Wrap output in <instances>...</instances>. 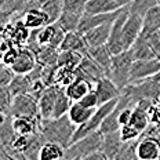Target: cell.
<instances>
[{"instance_id":"obj_23","label":"cell","mask_w":160,"mask_h":160,"mask_svg":"<svg viewBox=\"0 0 160 160\" xmlns=\"http://www.w3.org/2000/svg\"><path fill=\"white\" fill-rule=\"evenodd\" d=\"M88 54L98 62L102 68L105 69L106 75L109 76V71H111V65H112V58H113V54L109 50L108 44H104V46H99V47H91L88 48Z\"/></svg>"},{"instance_id":"obj_8","label":"cell","mask_w":160,"mask_h":160,"mask_svg":"<svg viewBox=\"0 0 160 160\" xmlns=\"http://www.w3.org/2000/svg\"><path fill=\"white\" fill-rule=\"evenodd\" d=\"M104 76H108L105 69L90 54L83 57L82 62H80L79 66L76 68V78H82L84 80H88V82L94 83V84L101 78H104Z\"/></svg>"},{"instance_id":"obj_13","label":"cell","mask_w":160,"mask_h":160,"mask_svg":"<svg viewBox=\"0 0 160 160\" xmlns=\"http://www.w3.org/2000/svg\"><path fill=\"white\" fill-rule=\"evenodd\" d=\"M58 84H50L44 88V91L42 92L39 98V112H40V118L43 119H48L52 118V113H54V106L57 97L59 92Z\"/></svg>"},{"instance_id":"obj_31","label":"cell","mask_w":160,"mask_h":160,"mask_svg":"<svg viewBox=\"0 0 160 160\" xmlns=\"http://www.w3.org/2000/svg\"><path fill=\"white\" fill-rule=\"evenodd\" d=\"M130 124L134 126V127L138 130V131H141V134H142V132L148 128V126L151 124L149 112L135 105L134 112H132V116H131V120H130Z\"/></svg>"},{"instance_id":"obj_42","label":"cell","mask_w":160,"mask_h":160,"mask_svg":"<svg viewBox=\"0 0 160 160\" xmlns=\"http://www.w3.org/2000/svg\"><path fill=\"white\" fill-rule=\"evenodd\" d=\"M134 108H135V105H127L122 109V112H120V115H119L120 126H124V124H128L130 123L132 112H134Z\"/></svg>"},{"instance_id":"obj_10","label":"cell","mask_w":160,"mask_h":160,"mask_svg":"<svg viewBox=\"0 0 160 160\" xmlns=\"http://www.w3.org/2000/svg\"><path fill=\"white\" fill-rule=\"evenodd\" d=\"M123 8H119L116 11H112V12H104V14H86L82 17V21L78 26V32L84 35L87 31L90 29L95 28V26H99V25H104V24H109V22H113L123 12Z\"/></svg>"},{"instance_id":"obj_2","label":"cell","mask_w":160,"mask_h":160,"mask_svg":"<svg viewBox=\"0 0 160 160\" xmlns=\"http://www.w3.org/2000/svg\"><path fill=\"white\" fill-rule=\"evenodd\" d=\"M134 61L135 58L131 48L119 52V54H115L112 58L109 78L118 84V87L122 91L130 84V76H131V68Z\"/></svg>"},{"instance_id":"obj_6","label":"cell","mask_w":160,"mask_h":160,"mask_svg":"<svg viewBox=\"0 0 160 160\" xmlns=\"http://www.w3.org/2000/svg\"><path fill=\"white\" fill-rule=\"evenodd\" d=\"M142 29H144V15L138 14V12H128V17L123 26V44L126 50H130L135 44V42L141 36Z\"/></svg>"},{"instance_id":"obj_39","label":"cell","mask_w":160,"mask_h":160,"mask_svg":"<svg viewBox=\"0 0 160 160\" xmlns=\"http://www.w3.org/2000/svg\"><path fill=\"white\" fill-rule=\"evenodd\" d=\"M15 75L17 73L12 71L11 66L3 64L2 69H0V87H2V86H10V83L12 82Z\"/></svg>"},{"instance_id":"obj_35","label":"cell","mask_w":160,"mask_h":160,"mask_svg":"<svg viewBox=\"0 0 160 160\" xmlns=\"http://www.w3.org/2000/svg\"><path fill=\"white\" fill-rule=\"evenodd\" d=\"M138 142L139 138L131 139V141H123L122 148L119 151V155L116 160H132V159H138L137 156V148H138Z\"/></svg>"},{"instance_id":"obj_33","label":"cell","mask_w":160,"mask_h":160,"mask_svg":"<svg viewBox=\"0 0 160 160\" xmlns=\"http://www.w3.org/2000/svg\"><path fill=\"white\" fill-rule=\"evenodd\" d=\"M83 57H84L83 54L71 51V50H59L57 66H73V68H78L79 64L82 62Z\"/></svg>"},{"instance_id":"obj_25","label":"cell","mask_w":160,"mask_h":160,"mask_svg":"<svg viewBox=\"0 0 160 160\" xmlns=\"http://www.w3.org/2000/svg\"><path fill=\"white\" fill-rule=\"evenodd\" d=\"M160 29V4L153 6L149 8L144 15V29L141 35H149V33L158 32Z\"/></svg>"},{"instance_id":"obj_5","label":"cell","mask_w":160,"mask_h":160,"mask_svg":"<svg viewBox=\"0 0 160 160\" xmlns=\"http://www.w3.org/2000/svg\"><path fill=\"white\" fill-rule=\"evenodd\" d=\"M10 116H31V118H39V99L32 94H19L15 95L12 99Z\"/></svg>"},{"instance_id":"obj_24","label":"cell","mask_w":160,"mask_h":160,"mask_svg":"<svg viewBox=\"0 0 160 160\" xmlns=\"http://www.w3.org/2000/svg\"><path fill=\"white\" fill-rule=\"evenodd\" d=\"M120 7L115 0H88L86 4V14H104L116 11Z\"/></svg>"},{"instance_id":"obj_34","label":"cell","mask_w":160,"mask_h":160,"mask_svg":"<svg viewBox=\"0 0 160 160\" xmlns=\"http://www.w3.org/2000/svg\"><path fill=\"white\" fill-rule=\"evenodd\" d=\"M42 10L48 15L50 24L57 22L64 11V0H48L47 3L42 4Z\"/></svg>"},{"instance_id":"obj_37","label":"cell","mask_w":160,"mask_h":160,"mask_svg":"<svg viewBox=\"0 0 160 160\" xmlns=\"http://www.w3.org/2000/svg\"><path fill=\"white\" fill-rule=\"evenodd\" d=\"M88 0H64V11L86 12V4Z\"/></svg>"},{"instance_id":"obj_15","label":"cell","mask_w":160,"mask_h":160,"mask_svg":"<svg viewBox=\"0 0 160 160\" xmlns=\"http://www.w3.org/2000/svg\"><path fill=\"white\" fill-rule=\"evenodd\" d=\"M111 31H112V22L95 26V28H92V29H90V31L86 32L83 36H84V40H86V43H87L88 48L108 44L109 36H111Z\"/></svg>"},{"instance_id":"obj_38","label":"cell","mask_w":160,"mask_h":160,"mask_svg":"<svg viewBox=\"0 0 160 160\" xmlns=\"http://www.w3.org/2000/svg\"><path fill=\"white\" fill-rule=\"evenodd\" d=\"M120 137H122L123 141H131V139H137L141 137V131H138L134 126L124 124V126H120Z\"/></svg>"},{"instance_id":"obj_12","label":"cell","mask_w":160,"mask_h":160,"mask_svg":"<svg viewBox=\"0 0 160 160\" xmlns=\"http://www.w3.org/2000/svg\"><path fill=\"white\" fill-rule=\"evenodd\" d=\"M94 91L97 92L98 95V101H99V105L105 104L108 101H112L115 98H119L122 95V90L118 87L113 80L109 78V76H104L95 83L94 86Z\"/></svg>"},{"instance_id":"obj_46","label":"cell","mask_w":160,"mask_h":160,"mask_svg":"<svg viewBox=\"0 0 160 160\" xmlns=\"http://www.w3.org/2000/svg\"><path fill=\"white\" fill-rule=\"evenodd\" d=\"M156 106H158V109H159V112H160V98L158 99V104H156Z\"/></svg>"},{"instance_id":"obj_18","label":"cell","mask_w":160,"mask_h":160,"mask_svg":"<svg viewBox=\"0 0 160 160\" xmlns=\"http://www.w3.org/2000/svg\"><path fill=\"white\" fill-rule=\"evenodd\" d=\"M22 17H24V19H22L24 24L31 31H33V29H42L46 25L50 24L48 15L43 11L42 7H33L31 10H28V11H25L22 14Z\"/></svg>"},{"instance_id":"obj_40","label":"cell","mask_w":160,"mask_h":160,"mask_svg":"<svg viewBox=\"0 0 160 160\" xmlns=\"http://www.w3.org/2000/svg\"><path fill=\"white\" fill-rule=\"evenodd\" d=\"M19 50H21V47H17V46H11L7 51L3 52V64L11 66L12 64L15 62V59L18 58V54H19Z\"/></svg>"},{"instance_id":"obj_45","label":"cell","mask_w":160,"mask_h":160,"mask_svg":"<svg viewBox=\"0 0 160 160\" xmlns=\"http://www.w3.org/2000/svg\"><path fill=\"white\" fill-rule=\"evenodd\" d=\"M38 2L40 3V4H44V3H47L48 0H38Z\"/></svg>"},{"instance_id":"obj_17","label":"cell","mask_w":160,"mask_h":160,"mask_svg":"<svg viewBox=\"0 0 160 160\" xmlns=\"http://www.w3.org/2000/svg\"><path fill=\"white\" fill-rule=\"evenodd\" d=\"M59 50H71V51L80 52L83 55L88 54V46L84 40V36L82 33H79L78 31H72V32H66L64 42L61 43Z\"/></svg>"},{"instance_id":"obj_19","label":"cell","mask_w":160,"mask_h":160,"mask_svg":"<svg viewBox=\"0 0 160 160\" xmlns=\"http://www.w3.org/2000/svg\"><path fill=\"white\" fill-rule=\"evenodd\" d=\"M39 118H31V116H14L12 118V127L15 132L19 135H28L39 131Z\"/></svg>"},{"instance_id":"obj_21","label":"cell","mask_w":160,"mask_h":160,"mask_svg":"<svg viewBox=\"0 0 160 160\" xmlns=\"http://www.w3.org/2000/svg\"><path fill=\"white\" fill-rule=\"evenodd\" d=\"M66 94L71 97L73 102L80 101L86 94H88L90 91H92V83L88 80H84L82 78H76L69 86H66Z\"/></svg>"},{"instance_id":"obj_4","label":"cell","mask_w":160,"mask_h":160,"mask_svg":"<svg viewBox=\"0 0 160 160\" xmlns=\"http://www.w3.org/2000/svg\"><path fill=\"white\" fill-rule=\"evenodd\" d=\"M119 98H115V99H112V101H108V102H105V104L99 105L98 108H97V111L92 113V116L87 120V122H84L83 124L78 126V127H76L75 134H73L72 144L73 142H76V141H79V139L84 138V137H87L88 134H91V132L98 131V130L101 128L104 120L106 119V116H108L109 113L113 111V108L118 105Z\"/></svg>"},{"instance_id":"obj_3","label":"cell","mask_w":160,"mask_h":160,"mask_svg":"<svg viewBox=\"0 0 160 160\" xmlns=\"http://www.w3.org/2000/svg\"><path fill=\"white\" fill-rule=\"evenodd\" d=\"M102 144H104V134L98 130L69 145L65 151V159L86 160L90 153L102 149Z\"/></svg>"},{"instance_id":"obj_16","label":"cell","mask_w":160,"mask_h":160,"mask_svg":"<svg viewBox=\"0 0 160 160\" xmlns=\"http://www.w3.org/2000/svg\"><path fill=\"white\" fill-rule=\"evenodd\" d=\"M36 64H38V59H36L35 52L28 47L26 48L21 47L18 58H17L15 62L11 65V68L17 75H28V73H31L33 69H35Z\"/></svg>"},{"instance_id":"obj_30","label":"cell","mask_w":160,"mask_h":160,"mask_svg":"<svg viewBox=\"0 0 160 160\" xmlns=\"http://www.w3.org/2000/svg\"><path fill=\"white\" fill-rule=\"evenodd\" d=\"M73 104V101L71 99V97L66 94V88L65 87H59V92L57 97L55 106H54V113H52V118H61V116L66 115L71 109V106Z\"/></svg>"},{"instance_id":"obj_41","label":"cell","mask_w":160,"mask_h":160,"mask_svg":"<svg viewBox=\"0 0 160 160\" xmlns=\"http://www.w3.org/2000/svg\"><path fill=\"white\" fill-rule=\"evenodd\" d=\"M80 102H82L83 105L88 106V108H98V106H99L98 95H97V92L94 91V90H92V91H90L88 94H86L82 99H80Z\"/></svg>"},{"instance_id":"obj_47","label":"cell","mask_w":160,"mask_h":160,"mask_svg":"<svg viewBox=\"0 0 160 160\" xmlns=\"http://www.w3.org/2000/svg\"><path fill=\"white\" fill-rule=\"evenodd\" d=\"M158 35H159V38H160V29H159V31H158Z\"/></svg>"},{"instance_id":"obj_32","label":"cell","mask_w":160,"mask_h":160,"mask_svg":"<svg viewBox=\"0 0 160 160\" xmlns=\"http://www.w3.org/2000/svg\"><path fill=\"white\" fill-rule=\"evenodd\" d=\"M76 79V68L73 66H58L54 75V84L66 87Z\"/></svg>"},{"instance_id":"obj_28","label":"cell","mask_w":160,"mask_h":160,"mask_svg":"<svg viewBox=\"0 0 160 160\" xmlns=\"http://www.w3.org/2000/svg\"><path fill=\"white\" fill-rule=\"evenodd\" d=\"M32 82L33 80L31 79L29 73L28 75H15L8 87L14 97L19 94H28L32 90Z\"/></svg>"},{"instance_id":"obj_27","label":"cell","mask_w":160,"mask_h":160,"mask_svg":"<svg viewBox=\"0 0 160 160\" xmlns=\"http://www.w3.org/2000/svg\"><path fill=\"white\" fill-rule=\"evenodd\" d=\"M132 54H134L135 59H153L158 58L155 50L151 46L149 40L144 38V36H139L138 40L135 42V44L131 47Z\"/></svg>"},{"instance_id":"obj_20","label":"cell","mask_w":160,"mask_h":160,"mask_svg":"<svg viewBox=\"0 0 160 160\" xmlns=\"http://www.w3.org/2000/svg\"><path fill=\"white\" fill-rule=\"evenodd\" d=\"M122 144H123V139H122V137H120V130L108 132V134H104L102 151L106 153L109 160H116L120 148H122Z\"/></svg>"},{"instance_id":"obj_43","label":"cell","mask_w":160,"mask_h":160,"mask_svg":"<svg viewBox=\"0 0 160 160\" xmlns=\"http://www.w3.org/2000/svg\"><path fill=\"white\" fill-rule=\"evenodd\" d=\"M86 160H109V159H108V156H106V153L102 151V149H99V151L90 153L87 158H86Z\"/></svg>"},{"instance_id":"obj_7","label":"cell","mask_w":160,"mask_h":160,"mask_svg":"<svg viewBox=\"0 0 160 160\" xmlns=\"http://www.w3.org/2000/svg\"><path fill=\"white\" fill-rule=\"evenodd\" d=\"M160 72V58L153 59H135L131 68L130 84L139 83L145 79H149Z\"/></svg>"},{"instance_id":"obj_9","label":"cell","mask_w":160,"mask_h":160,"mask_svg":"<svg viewBox=\"0 0 160 160\" xmlns=\"http://www.w3.org/2000/svg\"><path fill=\"white\" fill-rule=\"evenodd\" d=\"M128 12H130V7H126L123 10L122 14L112 22V31H111V36H109V40H108V47L113 55L126 51L122 35H123V26H124V22L128 17Z\"/></svg>"},{"instance_id":"obj_26","label":"cell","mask_w":160,"mask_h":160,"mask_svg":"<svg viewBox=\"0 0 160 160\" xmlns=\"http://www.w3.org/2000/svg\"><path fill=\"white\" fill-rule=\"evenodd\" d=\"M65 151L66 149L62 145L57 142L46 141L40 149L39 160H61L65 159Z\"/></svg>"},{"instance_id":"obj_1","label":"cell","mask_w":160,"mask_h":160,"mask_svg":"<svg viewBox=\"0 0 160 160\" xmlns=\"http://www.w3.org/2000/svg\"><path fill=\"white\" fill-rule=\"evenodd\" d=\"M78 126L71 120L69 115L61 116V118H40L39 122V131L44 137L46 141L57 142L66 149L72 144L73 134Z\"/></svg>"},{"instance_id":"obj_44","label":"cell","mask_w":160,"mask_h":160,"mask_svg":"<svg viewBox=\"0 0 160 160\" xmlns=\"http://www.w3.org/2000/svg\"><path fill=\"white\" fill-rule=\"evenodd\" d=\"M116 3L120 6V7H130L131 6V3L134 2V0H115Z\"/></svg>"},{"instance_id":"obj_36","label":"cell","mask_w":160,"mask_h":160,"mask_svg":"<svg viewBox=\"0 0 160 160\" xmlns=\"http://www.w3.org/2000/svg\"><path fill=\"white\" fill-rule=\"evenodd\" d=\"M12 99H14V95H12L10 87L8 86H2V88H0V108H2L3 115H10Z\"/></svg>"},{"instance_id":"obj_11","label":"cell","mask_w":160,"mask_h":160,"mask_svg":"<svg viewBox=\"0 0 160 160\" xmlns=\"http://www.w3.org/2000/svg\"><path fill=\"white\" fill-rule=\"evenodd\" d=\"M66 32L61 28L58 22L46 25L44 28L39 29L38 32V40L40 46H52L55 48L61 47V43L64 42Z\"/></svg>"},{"instance_id":"obj_29","label":"cell","mask_w":160,"mask_h":160,"mask_svg":"<svg viewBox=\"0 0 160 160\" xmlns=\"http://www.w3.org/2000/svg\"><path fill=\"white\" fill-rule=\"evenodd\" d=\"M84 15L83 12H73V11H62L61 17L58 18V24L65 32L78 31V26L82 21V17Z\"/></svg>"},{"instance_id":"obj_14","label":"cell","mask_w":160,"mask_h":160,"mask_svg":"<svg viewBox=\"0 0 160 160\" xmlns=\"http://www.w3.org/2000/svg\"><path fill=\"white\" fill-rule=\"evenodd\" d=\"M137 156L141 160H156L160 159V139L153 137H139Z\"/></svg>"},{"instance_id":"obj_22","label":"cell","mask_w":160,"mask_h":160,"mask_svg":"<svg viewBox=\"0 0 160 160\" xmlns=\"http://www.w3.org/2000/svg\"><path fill=\"white\" fill-rule=\"evenodd\" d=\"M95 111H97V108H88V106L83 105L80 101H75L72 104L71 109H69L68 115L76 126H80L84 122H87Z\"/></svg>"}]
</instances>
